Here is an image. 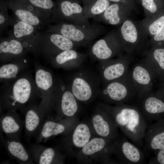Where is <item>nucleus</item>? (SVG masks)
<instances>
[{
    "label": "nucleus",
    "instance_id": "nucleus-13",
    "mask_svg": "<svg viewBox=\"0 0 164 164\" xmlns=\"http://www.w3.org/2000/svg\"><path fill=\"white\" fill-rule=\"evenodd\" d=\"M92 118L94 131L100 137L114 141L119 138L118 127L102 103L96 108Z\"/></svg>",
    "mask_w": 164,
    "mask_h": 164
},
{
    "label": "nucleus",
    "instance_id": "nucleus-36",
    "mask_svg": "<svg viewBox=\"0 0 164 164\" xmlns=\"http://www.w3.org/2000/svg\"><path fill=\"white\" fill-rule=\"evenodd\" d=\"M149 43L150 48L164 47V25L157 34L149 39Z\"/></svg>",
    "mask_w": 164,
    "mask_h": 164
},
{
    "label": "nucleus",
    "instance_id": "nucleus-31",
    "mask_svg": "<svg viewBox=\"0 0 164 164\" xmlns=\"http://www.w3.org/2000/svg\"><path fill=\"white\" fill-rule=\"evenodd\" d=\"M84 3V14L89 19L101 14L112 2L108 0H87Z\"/></svg>",
    "mask_w": 164,
    "mask_h": 164
},
{
    "label": "nucleus",
    "instance_id": "nucleus-37",
    "mask_svg": "<svg viewBox=\"0 0 164 164\" xmlns=\"http://www.w3.org/2000/svg\"><path fill=\"white\" fill-rule=\"evenodd\" d=\"M155 155L149 160L148 164H164V148L158 151Z\"/></svg>",
    "mask_w": 164,
    "mask_h": 164
},
{
    "label": "nucleus",
    "instance_id": "nucleus-11",
    "mask_svg": "<svg viewBox=\"0 0 164 164\" xmlns=\"http://www.w3.org/2000/svg\"><path fill=\"white\" fill-rule=\"evenodd\" d=\"M11 25L13 26V30L10 34L19 41L26 50L34 52L40 50L39 39L41 33L35 27L15 17L12 18Z\"/></svg>",
    "mask_w": 164,
    "mask_h": 164
},
{
    "label": "nucleus",
    "instance_id": "nucleus-7",
    "mask_svg": "<svg viewBox=\"0 0 164 164\" xmlns=\"http://www.w3.org/2000/svg\"><path fill=\"white\" fill-rule=\"evenodd\" d=\"M124 53L114 29L94 43L88 54L91 58L100 62L120 56Z\"/></svg>",
    "mask_w": 164,
    "mask_h": 164
},
{
    "label": "nucleus",
    "instance_id": "nucleus-23",
    "mask_svg": "<svg viewBox=\"0 0 164 164\" xmlns=\"http://www.w3.org/2000/svg\"><path fill=\"white\" fill-rule=\"evenodd\" d=\"M114 141L101 137L90 139L81 149L82 154L87 156H94L99 153L106 162H108L114 153Z\"/></svg>",
    "mask_w": 164,
    "mask_h": 164
},
{
    "label": "nucleus",
    "instance_id": "nucleus-18",
    "mask_svg": "<svg viewBox=\"0 0 164 164\" xmlns=\"http://www.w3.org/2000/svg\"><path fill=\"white\" fill-rule=\"evenodd\" d=\"M143 141L145 148L155 153L164 148V120L155 121L149 125Z\"/></svg>",
    "mask_w": 164,
    "mask_h": 164
},
{
    "label": "nucleus",
    "instance_id": "nucleus-20",
    "mask_svg": "<svg viewBox=\"0 0 164 164\" xmlns=\"http://www.w3.org/2000/svg\"><path fill=\"white\" fill-rule=\"evenodd\" d=\"M133 11L123 4L112 2L101 14L94 19L107 24L120 26Z\"/></svg>",
    "mask_w": 164,
    "mask_h": 164
},
{
    "label": "nucleus",
    "instance_id": "nucleus-15",
    "mask_svg": "<svg viewBox=\"0 0 164 164\" xmlns=\"http://www.w3.org/2000/svg\"><path fill=\"white\" fill-rule=\"evenodd\" d=\"M58 12L61 21L88 26L91 24L85 16L83 8L77 0H56Z\"/></svg>",
    "mask_w": 164,
    "mask_h": 164
},
{
    "label": "nucleus",
    "instance_id": "nucleus-19",
    "mask_svg": "<svg viewBox=\"0 0 164 164\" xmlns=\"http://www.w3.org/2000/svg\"><path fill=\"white\" fill-rule=\"evenodd\" d=\"M68 125L67 119L59 117L55 119L47 116L36 134V142L38 143L45 142L53 136L65 133L68 130Z\"/></svg>",
    "mask_w": 164,
    "mask_h": 164
},
{
    "label": "nucleus",
    "instance_id": "nucleus-29",
    "mask_svg": "<svg viewBox=\"0 0 164 164\" xmlns=\"http://www.w3.org/2000/svg\"><path fill=\"white\" fill-rule=\"evenodd\" d=\"M9 154L22 164H34L31 155L19 141L2 138Z\"/></svg>",
    "mask_w": 164,
    "mask_h": 164
},
{
    "label": "nucleus",
    "instance_id": "nucleus-9",
    "mask_svg": "<svg viewBox=\"0 0 164 164\" xmlns=\"http://www.w3.org/2000/svg\"><path fill=\"white\" fill-rule=\"evenodd\" d=\"M129 72L138 93V101L154 91L156 80L142 60L133 64Z\"/></svg>",
    "mask_w": 164,
    "mask_h": 164
},
{
    "label": "nucleus",
    "instance_id": "nucleus-12",
    "mask_svg": "<svg viewBox=\"0 0 164 164\" xmlns=\"http://www.w3.org/2000/svg\"><path fill=\"white\" fill-rule=\"evenodd\" d=\"M40 50L52 59L61 52L76 49L78 46L70 39L55 33H40L39 39Z\"/></svg>",
    "mask_w": 164,
    "mask_h": 164
},
{
    "label": "nucleus",
    "instance_id": "nucleus-16",
    "mask_svg": "<svg viewBox=\"0 0 164 164\" xmlns=\"http://www.w3.org/2000/svg\"><path fill=\"white\" fill-rule=\"evenodd\" d=\"M115 154L121 164H139L145 162L144 153L140 148L128 141L126 138H119L114 142Z\"/></svg>",
    "mask_w": 164,
    "mask_h": 164
},
{
    "label": "nucleus",
    "instance_id": "nucleus-30",
    "mask_svg": "<svg viewBox=\"0 0 164 164\" xmlns=\"http://www.w3.org/2000/svg\"><path fill=\"white\" fill-rule=\"evenodd\" d=\"M138 22L142 31L151 38L157 34L164 25V10L154 17H145Z\"/></svg>",
    "mask_w": 164,
    "mask_h": 164
},
{
    "label": "nucleus",
    "instance_id": "nucleus-5",
    "mask_svg": "<svg viewBox=\"0 0 164 164\" xmlns=\"http://www.w3.org/2000/svg\"><path fill=\"white\" fill-rule=\"evenodd\" d=\"M106 31V28L99 24L94 23L85 26L62 21L48 25L45 32L61 35L79 46L89 44Z\"/></svg>",
    "mask_w": 164,
    "mask_h": 164
},
{
    "label": "nucleus",
    "instance_id": "nucleus-28",
    "mask_svg": "<svg viewBox=\"0 0 164 164\" xmlns=\"http://www.w3.org/2000/svg\"><path fill=\"white\" fill-rule=\"evenodd\" d=\"M24 112L25 133L30 137L37 134L46 115L40 106L29 105L26 108Z\"/></svg>",
    "mask_w": 164,
    "mask_h": 164
},
{
    "label": "nucleus",
    "instance_id": "nucleus-39",
    "mask_svg": "<svg viewBox=\"0 0 164 164\" xmlns=\"http://www.w3.org/2000/svg\"><path fill=\"white\" fill-rule=\"evenodd\" d=\"M154 91L158 95L164 97V80L159 82L156 90Z\"/></svg>",
    "mask_w": 164,
    "mask_h": 164
},
{
    "label": "nucleus",
    "instance_id": "nucleus-24",
    "mask_svg": "<svg viewBox=\"0 0 164 164\" xmlns=\"http://www.w3.org/2000/svg\"><path fill=\"white\" fill-rule=\"evenodd\" d=\"M29 152L34 162L39 164L62 163L63 156L56 149L39 144L30 145Z\"/></svg>",
    "mask_w": 164,
    "mask_h": 164
},
{
    "label": "nucleus",
    "instance_id": "nucleus-26",
    "mask_svg": "<svg viewBox=\"0 0 164 164\" xmlns=\"http://www.w3.org/2000/svg\"><path fill=\"white\" fill-rule=\"evenodd\" d=\"M35 9L38 17L48 25L61 20L56 3L53 0H27Z\"/></svg>",
    "mask_w": 164,
    "mask_h": 164
},
{
    "label": "nucleus",
    "instance_id": "nucleus-27",
    "mask_svg": "<svg viewBox=\"0 0 164 164\" xmlns=\"http://www.w3.org/2000/svg\"><path fill=\"white\" fill-rule=\"evenodd\" d=\"M26 50L22 43L10 34L9 37L1 40L0 60L9 62L19 60Z\"/></svg>",
    "mask_w": 164,
    "mask_h": 164
},
{
    "label": "nucleus",
    "instance_id": "nucleus-4",
    "mask_svg": "<svg viewBox=\"0 0 164 164\" xmlns=\"http://www.w3.org/2000/svg\"><path fill=\"white\" fill-rule=\"evenodd\" d=\"M123 51L126 53L142 55L150 48L149 39L136 21L130 17L116 29Z\"/></svg>",
    "mask_w": 164,
    "mask_h": 164
},
{
    "label": "nucleus",
    "instance_id": "nucleus-3",
    "mask_svg": "<svg viewBox=\"0 0 164 164\" xmlns=\"http://www.w3.org/2000/svg\"><path fill=\"white\" fill-rule=\"evenodd\" d=\"M98 97L104 103L109 104L137 105L138 101V93L129 71L122 77L101 85Z\"/></svg>",
    "mask_w": 164,
    "mask_h": 164
},
{
    "label": "nucleus",
    "instance_id": "nucleus-40",
    "mask_svg": "<svg viewBox=\"0 0 164 164\" xmlns=\"http://www.w3.org/2000/svg\"><path fill=\"white\" fill-rule=\"evenodd\" d=\"M77 0L79 1V2L80 1H83V2H84V1H86V0Z\"/></svg>",
    "mask_w": 164,
    "mask_h": 164
},
{
    "label": "nucleus",
    "instance_id": "nucleus-14",
    "mask_svg": "<svg viewBox=\"0 0 164 164\" xmlns=\"http://www.w3.org/2000/svg\"><path fill=\"white\" fill-rule=\"evenodd\" d=\"M8 8L15 17L31 25L38 30L48 25L38 16L35 8L27 0H9Z\"/></svg>",
    "mask_w": 164,
    "mask_h": 164
},
{
    "label": "nucleus",
    "instance_id": "nucleus-21",
    "mask_svg": "<svg viewBox=\"0 0 164 164\" xmlns=\"http://www.w3.org/2000/svg\"><path fill=\"white\" fill-rule=\"evenodd\" d=\"M142 59L156 80H164V47H151L142 55Z\"/></svg>",
    "mask_w": 164,
    "mask_h": 164
},
{
    "label": "nucleus",
    "instance_id": "nucleus-34",
    "mask_svg": "<svg viewBox=\"0 0 164 164\" xmlns=\"http://www.w3.org/2000/svg\"><path fill=\"white\" fill-rule=\"evenodd\" d=\"M19 64L13 62L2 65L0 68L1 80H8L16 77L21 70Z\"/></svg>",
    "mask_w": 164,
    "mask_h": 164
},
{
    "label": "nucleus",
    "instance_id": "nucleus-22",
    "mask_svg": "<svg viewBox=\"0 0 164 164\" xmlns=\"http://www.w3.org/2000/svg\"><path fill=\"white\" fill-rule=\"evenodd\" d=\"M87 55L71 49L63 51L51 59L56 67L75 70L80 67L87 59Z\"/></svg>",
    "mask_w": 164,
    "mask_h": 164
},
{
    "label": "nucleus",
    "instance_id": "nucleus-33",
    "mask_svg": "<svg viewBox=\"0 0 164 164\" xmlns=\"http://www.w3.org/2000/svg\"><path fill=\"white\" fill-rule=\"evenodd\" d=\"M145 17H152L164 10V0H141Z\"/></svg>",
    "mask_w": 164,
    "mask_h": 164
},
{
    "label": "nucleus",
    "instance_id": "nucleus-8",
    "mask_svg": "<svg viewBox=\"0 0 164 164\" xmlns=\"http://www.w3.org/2000/svg\"><path fill=\"white\" fill-rule=\"evenodd\" d=\"M135 57L132 54L126 53L116 58L100 62L98 72L102 85L127 74L135 60Z\"/></svg>",
    "mask_w": 164,
    "mask_h": 164
},
{
    "label": "nucleus",
    "instance_id": "nucleus-32",
    "mask_svg": "<svg viewBox=\"0 0 164 164\" xmlns=\"http://www.w3.org/2000/svg\"><path fill=\"white\" fill-rule=\"evenodd\" d=\"M91 137L89 127L86 124L78 125L74 130L71 137V142L77 148H82L90 141Z\"/></svg>",
    "mask_w": 164,
    "mask_h": 164
},
{
    "label": "nucleus",
    "instance_id": "nucleus-10",
    "mask_svg": "<svg viewBox=\"0 0 164 164\" xmlns=\"http://www.w3.org/2000/svg\"><path fill=\"white\" fill-rule=\"evenodd\" d=\"M67 84L59 82L55 84L53 106L56 105L59 116L69 118L78 109L77 101Z\"/></svg>",
    "mask_w": 164,
    "mask_h": 164
},
{
    "label": "nucleus",
    "instance_id": "nucleus-17",
    "mask_svg": "<svg viewBox=\"0 0 164 164\" xmlns=\"http://www.w3.org/2000/svg\"><path fill=\"white\" fill-rule=\"evenodd\" d=\"M137 105L148 125L160 120H164V97L154 91L139 100Z\"/></svg>",
    "mask_w": 164,
    "mask_h": 164
},
{
    "label": "nucleus",
    "instance_id": "nucleus-35",
    "mask_svg": "<svg viewBox=\"0 0 164 164\" xmlns=\"http://www.w3.org/2000/svg\"><path fill=\"white\" fill-rule=\"evenodd\" d=\"M8 3L6 1L1 0L0 6V32L5 29L9 25H11L12 18L10 17L8 12Z\"/></svg>",
    "mask_w": 164,
    "mask_h": 164
},
{
    "label": "nucleus",
    "instance_id": "nucleus-38",
    "mask_svg": "<svg viewBox=\"0 0 164 164\" xmlns=\"http://www.w3.org/2000/svg\"><path fill=\"white\" fill-rule=\"evenodd\" d=\"M111 2L119 3L128 7L132 11H135L137 9L136 0H108Z\"/></svg>",
    "mask_w": 164,
    "mask_h": 164
},
{
    "label": "nucleus",
    "instance_id": "nucleus-1",
    "mask_svg": "<svg viewBox=\"0 0 164 164\" xmlns=\"http://www.w3.org/2000/svg\"><path fill=\"white\" fill-rule=\"evenodd\" d=\"M105 109L118 126L134 144L140 148L148 125L138 106L135 104L111 105L102 103Z\"/></svg>",
    "mask_w": 164,
    "mask_h": 164
},
{
    "label": "nucleus",
    "instance_id": "nucleus-25",
    "mask_svg": "<svg viewBox=\"0 0 164 164\" xmlns=\"http://www.w3.org/2000/svg\"><path fill=\"white\" fill-rule=\"evenodd\" d=\"M24 122L16 111L9 110L0 118L2 132L7 137L20 141L21 132Z\"/></svg>",
    "mask_w": 164,
    "mask_h": 164
},
{
    "label": "nucleus",
    "instance_id": "nucleus-2",
    "mask_svg": "<svg viewBox=\"0 0 164 164\" xmlns=\"http://www.w3.org/2000/svg\"><path fill=\"white\" fill-rule=\"evenodd\" d=\"M67 85L78 101L87 103L98 96L102 83L98 72L82 65L75 70Z\"/></svg>",
    "mask_w": 164,
    "mask_h": 164
},
{
    "label": "nucleus",
    "instance_id": "nucleus-6",
    "mask_svg": "<svg viewBox=\"0 0 164 164\" xmlns=\"http://www.w3.org/2000/svg\"><path fill=\"white\" fill-rule=\"evenodd\" d=\"M31 83L28 78L22 77L14 82L5 91L2 98L3 107L9 110H22L32 96Z\"/></svg>",
    "mask_w": 164,
    "mask_h": 164
}]
</instances>
